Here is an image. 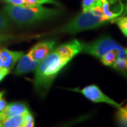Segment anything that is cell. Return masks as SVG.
Returning a JSON list of instances; mask_svg holds the SVG:
<instances>
[{"mask_svg": "<svg viewBox=\"0 0 127 127\" xmlns=\"http://www.w3.org/2000/svg\"><path fill=\"white\" fill-rule=\"evenodd\" d=\"M25 114H16L0 122V127H23Z\"/></svg>", "mask_w": 127, "mask_h": 127, "instance_id": "11", "label": "cell"}, {"mask_svg": "<svg viewBox=\"0 0 127 127\" xmlns=\"http://www.w3.org/2000/svg\"><path fill=\"white\" fill-rule=\"evenodd\" d=\"M55 45L56 42L52 40L42 41L33 46L28 54L33 60L40 62L52 51Z\"/></svg>", "mask_w": 127, "mask_h": 127, "instance_id": "6", "label": "cell"}, {"mask_svg": "<svg viewBox=\"0 0 127 127\" xmlns=\"http://www.w3.org/2000/svg\"><path fill=\"white\" fill-rule=\"evenodd\" d=\"M111 22L103 14L102 4L97 5L88 11H83L68 23L59 28V33L76 34L79 32L93 30Z\"/></svg>", "mask_w": 127, "mask_h": 127, "instance_id": "3", "label": "cell"}, {"mask_svg": "<svg viewBox=\"0 0 127 127\" xmlns=\"http://www.w3.org/2000/svg\"><path fill=\"white\" fill-rule=\"evenodd\" d=\"M14 39H16V37L14 35L4 34V33H0V45L6 42L14 40Z\"/></svg>", "mask_w": 127, "mask_h": 127, "instance_id": "20", "label": "cell"}, {"mask_svg": "<svg viewBox=\"0 0 127 127\" xmlns=\"http://www.w3.org/2000/svg\"><path fill=\"white\" fill-rule=\"evenodd\" d=\"M110 50H118L119 52L118 58L127 57L125 49L109 35H104L96 40L83 44L82 52L100 59L102 55Z\"/></svg>", "mask_w": 127, "mask_h": 127, "instance_id": "4", "label": "cell"}, {"mask_svg": "<svg viewBox=\"0 0 127 127\" xmlns=\"http://www.w3.org/2000/svg\"><path fill=\"white\" fill-rule=\"evenodd\" d=\"M112 68L127 78V58H117L112 65Z\"/></svg>", "mask_w": 127, "mask_h": 127, "instance_id": "13", "label": "cell"}, {"mask_svg": "<svg viewBox=\"0 0 127 127\" xmlns=\"http://www.w3.org/2000/svg\"><path fill=\"white\" fill-rule=\"evenodd\" d=\"M5 91L0 92V112L4 109L7 105V102L4 98Z\"/></svg>", "mask_w": 127, "mask_h": 127, "instance_id": "22", "label": "cell"}, {"mask_svg": "<svg viewBox=\"0 0 127 127\" xmlns=\"http://www.w3.org/2000/svg\"><path fill=\"white\" fill-rule=\"evenodd\" d=\"M115 23L119 28L120 31L122 32V33L127 37V16H123V17H118L114 21Z\"/></svg>", "mask_w": 127, "mask_h": 127, "instance_id": "17", "label": "cell"}, {"mask_svg": "<svg viewBox=\"0 0 127 127\" xmlns=\"http://www.w3.org/2000/svg\"><path fill=\"white\" fill-rule=\"evenodd\" d=\"M83 43L77 40H73L67 43L59 46L55 49V52L64 59L70 62L71 59L82 52Z\"/></svg>", "mask_w": 127, "mask_h": 127, "instance_id": "7", "label": "cell"}, {"mask_svg": "<svg viewBox=\"0 0 127 127\" xmlns=\"http://www.w3.org/2000/svg\"><path fill=\"white\" fill-rule=\"evenodd\" d=\"M39 63L40 62L32 59L28 53L26 55H23L18 59V64L15 69L14 73L16 75L21 76L27 73L31 72L36 69Z\"/></svg>", "mask_w": 127, "mask_h": 127, "instance_id": "10", "label": "cell"}, {"mask_svg": "<svg viewBox=\"0 0 127 127\" xmlns=\"http://www.w3.org/2000/svg\"><path fill=\"white\" fill-rule=\"evenodd\" d=\"M35 121L34 117L30 112L25 114V119H24V124L23 127H34Z\"/></svg>", "mask_w": 127, "mask_h": 127, "instance_id": "19", "label": "cell"}, {"mask_svg": "<svg viewBox=\"0 0 127 127\" xmlns=\"http://www.w3.org/2000/svg\"><path fill=\"white\" fill-rule=\"evenodd\" d=\"M79 92L84 95L87 99L91 100L95 103H106L110 104L114 107L119 109L122 107V104L117 103L116 101L109 97L105 95L100 88L96 85H90L83 88L81 90H79Z\"/></svg>", "mask_w": 127, "mask_h": 127, "instance_id": "5", "label": "cell"}, {"mask_svg": "<svg viewBox=\"0 0 127 127\" xmlns=\"http://www.w3.org/2000/svg\"><path fill=\"white\" fill-rule=\"evenodd\" d=\"M1 1L6 3L7 4L14 5V6H25L24 0H1Z\"/></svg>", "mask_w": 127, "mask_h": 127, "instance_id": "21", "label": "cell"}, {"mask_svg": "<svg viewBox=\"0 0 127 127\" xmlns=\"http://www.w3.org/2000/svg\"><path fill=\"white\" fill-rule=\"evenodd\" d=\"M23 55L24 53L21 51L0 48V67L11 69Z\"/></svg>", "mask_w": 127, "mask_h": 127, "instance_id": "8", "label": "cell"}, {"mask_svg": "<svg viewBox=\"0 0 127 127\" xmlns=\"http://www.w3.org/2000/svg\"><path fill=\"white\" fill-rule=\"evenodd\" d=\"M4 12L14 23L20 26L32 24L58 16L61 11L57 9L47 8L42 6H21L7 4L4 7Z\"/></svg>", "mask_w": 127, "mask_h": 127, "instance_id": "2", "label": "cell"}, {"mask_svg": "<svg viewBox=\"0 0 127 127\" xmlns=\"http://www.w3.org/2000/svg\"><path fill=\"white\" fill-rule=\"evenodd\" d=\"M24 6H37L45 4L59 6V3L57 0H24Z\"/></svg>", "mask_w": 127, "mask_h": 127, "instance_id": "16", "label": "cell"}, {"mask_svg": "<svg viewBox=\"0 0 127 127\" xmlns=\"http://www.w3.org/2000/svg\"><path fill=\"white\" fill-rule=\"evenodd\" d=\"M28 112H30L29 108L26 103L22 102H11L0 112V122L14 115L27 113Z\"/></svg>", "mask_w": 127, "mask_h": 127, "instance_id": "9", "label": "cell"}, {"mask_svg": "<svg viewBox=\"0 0 127 127\" xmlns=\"http://www.w3.org/2000/svg\"><path fill=\"white\" fill-rule=\"evenodd\" d=\"M68 62L55 51L51 52L41 61L35 69L33 84L35 91L38 95L44 97L47 94L55 78Z\"/></svg>", "mask_w": 127, "mask_h": 127, "instance_id": "1", "label": "cell"}, {"mask_svg": "<svg viewBox=\"0 0 127 127\" xmlns=\"http://www.w3.org/2000/svg\"><path fill=\"white\" fill-rule=\"evenodd\" d=\"M125 53H126V55L127 56V48L125 50Z\"/></svg>", "mask_w": 127, "mask_h": 127, "instance_id": "24", "label": "cell"}, {"mask_svg": "<svg viewBox=\"0 0 127 127\" xmlns=\"http://www.w3.org/2000/svg\"><path fill=\"white\" fill-rule=\"evenodd\" d=\"M116 122L120 127H127V105L119 108L116 114Z\"/></svg>", "mask_w": 127, "mask_h": 127, "instance_id": "14", "label": "cell"}, {"mask_svg": "<svg viewBox=\"0 0 127 127\" xmlns=\"http://www.w3.org/2000/svg\"><path fill=\"white\" fill-rule=\"evenodd\" d=\"M12 21L3 11H0V33L9 31L12 26Z\"/></svg>", "mask_w": 127, "mask_h": 127, "instance_id": "15", "label": "cell"}, {"mask_svg": "<svg viewBox=\"0 0 127 127\" xmlns=\"http://www.w3.org/2000/svg\"><path fill=\"white\" fill-rule=\"evenodd\" d=\"M119 56V52L118 50H110L103 55L100 59L101 62L107 66H112L114 62L116 61Z\"/></svg>", "mask_w": 127, "mask_h": 127, "instance_id": "12", "label": "cell"}, {"mask_svg": "<svg viewBox=\"0 0 127 127\" xmlns=\"http://www.w3.org/2000/svg\"><path fill=\"white\" fill-rule=\"evenodd\" d=\"M10 73V69L0 67V82L1 81Z\"/></svg>", "mask_w": 127, "mask_h": 127, "instance_id": "23", "label": "cell"}, {"mask_svg": "<svg viewBox=\"0 0 127 127\" xmlns=\"http://www.w3.org/2000/svg\"><path fill=\"white\" fill-rule=\"evenodd\" d=\"M100 4H102V0H83L81 4L83 11L91 10L95 6Z\"/></svg>", "mask_w": 127, "mask_h": 127, "instance_id": "18", "label": "cell"}]
</instances>
